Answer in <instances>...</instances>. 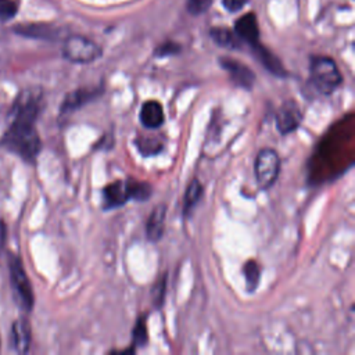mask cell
I'll list each match as a JSON object with an SVG mask.
<instances>
[{"label": "cell", "instance_id": "obj_1", "mask_svg": "<svg viewBox=\"0 0 355 355\" xmlns=\"http://www.w3.org/2000/svg\"><path fill=\"white\" fill-rule=\"evenodd\" d=\"M41 91L30 89L20 94L12 109L10 125L3 136V146L25 161L34 162L41 151L36 120L41 111Z\"/></svg>", "mask_w": 355, "mask_h": 355}, {"label": "cell", "instance_id": "obj_2", "mask_svg": "<svg viewBox=\"0 0 355 355\" xmlns=\"http://www.w3.org/2000/svg\"><path fill=\"white\" fill-rule=\"evenodd\" d=\"M310 82L321 95H332L343 83L336 61L326 56H312L310 60Z\"/></svg>", "mask_w": 355, "mask_h": 355}, {"label": "cell", "instance_id": "obj_3", "mask_svg": "<svg viewBox=\"0 0 355 355\" xmlns=\"http://www.w3.org/2000/svg\"><path fill=\"white\" fill-rule=\"evenodd\" d=\"M281 172V157L277 150L265 147L258 151L254 161L257 185L262 191H270L278 181Z\"/></svg>", "mask_w": 355, "mask_h": 355}, {"label": "cell", "instance_id": "obj_4", "mask_svg": "<svg viewBox=\"0 0 355 355\" xmlns=\"http://www.w3.org/2000/svg\"><path fill=\"white\" fill-rule=\"evenodd\" d=\"M102 47L94 41L80 35L68 36L63 46V56L75 64H89L100 58Z\"/></svg>", "mask_w": 355, "mask_h": 355}, {"label": "cell", "instance_id": "obj_5", "mask_svg": "<svg viewBox=\"0 0 355 355\" xmlns=\"http://www.w3.org/2000/svg\"><path fill=\"white\" fill-rule=\"evenodd\" d=\"M10 277H12V286L16 294V299L21 308L25 311H31L34 307V290L28 275L24 270V265L19 257H12L10 261Z\"/></svg>", "mask_w": 355, "mask_h": 355}, {"label": "cell", "instance_id": "obj_6", "mask_svg": "<svg viewBox=\"0 0 355 355\" xmlns=\"http://www.w3.org/2000/svg\"><path fill=\"white\" fill-rule=\"evenodd\" d=\"M303 122L301 107L294 100H286L277 113V128L281 135H289Z\"/></svg>", "mask_w": 355, "mask_h": 355}, {"label": "cell", "instance_id": "obj_7", "mask_svg": "<svg viewBox=\"0 0 355 355\" xmlns=\"http://www.w3.org/2000/svg\"><path fill=\"white\" fill-rule=\"evenodd\" d=\"M219 65L229 74L232 82L246 91H251L255 83V74L246 64L230 57H221Z\"/></svg>", "mask_w": 355, "mask_h": 355}, {"label": "cell", "instance_id": "obj_8", "mask_svg": "<svg viewBox=\"0 0 355 355\" xmlns=\"http://www.w3.org/2000/svg\"><path fill=\"white\" fill-rule=\"evenodd\" d=\"M103 92H105V87L102 85L95 86V87H79V89H76V91L68 94L64 98L60 110L63 114L72 113V111L83 107L85 105L96 100L99 96H102Z\"/></svg>", "mask_w": 355, "mask_h": 355}, {"label": "cell", "instance_id": "obj_9", "mask_svg": "<svg viewBox=\"0 0 355 355\" xmlns=\"http://www.w3.org/2000/svg\"><path fill=\"white\" fill-rule=\"evenodd\" d=\"M235 34L237 38L250 46L259 43V28L255 14L247 13L241 19H239L235 24Z\"/></svg>", "mask_w": 355, "mask_h": 355}, {"label": "cell", "instance_id": "obj_10", "mask_svg": "<svg viewBox=\"0 0 355 355\" xmlns=\"http://www.w3.org/2000/svg\"><path fill=\"white\" fill-rule=\"evenodd\" d=\"M139 120L142 125L147 129H157L162 127L165 121V114L162 105L157 100H149L142 105L140 113H139Z\"/></svg>", "mask_w": 355, "mask_h": 355}, {"label": "cell", "instance_id": "obj_11", "mask_svg": "<svg viewBox=\"0 0 355 355\" xmlns=\"http://www.w3.org/2000/svg\"><path fill=\"white\" fill-rule=\"evenodd\" d=\"M129 200V195L127 191L125 181H116L107 185L103 189V208L105 210H114L125 206Z\"/></svg>", "mask_w": 355, "mask_h": 355}, {"label": "cell", "instance_id": "obj_12", "mask_svg": "<svg viewBox=\"0 0 355 355\" xmlns=\"http://www.w3.org/2000/svg\"><path fill=\"white\" fill-rule=\"evenodd\" d=\"M165 217H166V206L164 203H160L153 208L146 224V236L150 241L157 243L162 239L164 230H165Z\"/></svg>", "mask_w": 355, "mask_h": 355}, {"label": "cell", "instance_id": "obj_13", "mask_svg": "<svg viewBox=\"0 0 355 355\" xmlns=\"http://www.w3.org/2000/svg\"><path fill=\"white\" fill-rule=\"evenodd\" d=\"M254 56L258 58V61L263 65V68L268 69L271 74H274L275 76L279 78H285L288 76V71L283 67L282 61L270 50L266 49L265 46H262L261 43H257L254 46H251Z\"/></svg>", "mask_w": 355, "mask_h": 355}, {"label": "cell", "instance_id": "obj_14", "mask_svg": "<svg viewBox=\"0 0 355 355\" xmlns=\"http://www.w3.org/2000/svg\"><path fill=\"white\" fill-rule=\"evenodd\" d=\"M12 344L20 354H25L31 345V326L25 319H19L13 325Z\"/></svg>", "mask_w": 355, "mask_h": 355}, {"label": "cell", "instance_id": "obj_15", "mask_svg": "<svg viewBox=\"0 0 355 355\" xmlns=\"http://www.w3.org/2000/svg\"><path fill=\"white\" fill-rule=\"evenodd\" d=\"M135 146L143 157H151L164 150V139L160 136H138L135 139Z\"/></svg>", "mask_w": 355, "mask_h": 355}, {"label": "cell", "instance_id": "obj_16", "mask_svg": "<svg viewBox=\"0 0 355 355\" xmlns=\"http://www.w3.org/2000/svg\"><path fill=\"white\" fill-rule=\"evenodd\" d=\"M125 185L129 195V200L133 199L136 202H147L153 195V188L150 184L138 181L135 178H128L125 181Z\"/></svg>", "mask_w": 355, "mask_h": 355}, {"label": "cell", "instance_id": "obj_17", "mask_svg": "<svg viewBox=\"0 0 355 355\" xmlns=\"http://www.w3.org/2000/svg\"><path fill=\"white\" fill-rule=\"evenodd\" d=\"M210 35L218 46L232 49V50L240 49V39L237 38L236 34H233L226 28H213L210 31Z\"/></svg>", "mask_w": 355, "mask_h": 355}, {"label": "cell", "instance_id": "obj_18", "mask_svg": "<svg viewBox=\"0 0 355 355\" xmlns=\"http://www.w3.org/2000/svg\"><path fill=\"white\" fill-rule=\"evenodd\" d=\"M203 192H204L203 185L200 184L197 178H193L188 186L186 195H185V202H184V214L185 215L191 214V211L199 204V202L203 196Z\"/></svg>", "mask_w": 355, "mask_h": 355}, {"label": "cell", "instance_id": "obj_19", "mask_svg": "<svg viewBox=\"0 0 355 355\" xmlns=\"http://www.w3.org/2000/svg\"><path fill=\"white\" fill-rule=\"evenodd\" d=\"M243 275H244V281H246V289L248 293H252L257 290L258 283H259V278H261V270L259 265L250 259L243 265Z\"/></svg>", "mask_w": 355, "mask_h": 355}, {"label": "cell", "instance_id": "obj_20", "mask_svg": "<svg viewBox=\"0 0 355 355\" xmlns=\"http://www.w3.org/2000/svg\"><path fill=\"white\" fill-rule=\"evenodd\" d=\"M132 341H133V348L144 347L149 341V334H147V316L143 315L138 319L133 330H132Z\"/></svg>", "mask_w": 355, "mask_h": 355}, {"label": "cell", "instance_id": "obj_21", "mask_svg": "<svg viewBox=\"0 0 355 355\" xmlns=\"http://www.w3.org/2000/svg\"><path fill=\"white\" fill-rule=\"evenodd\" d=\"M19 10L14 0H0V23H6L12 20Z\"/></svg>", "mask_w": 355, "mask_h": 355}, {"label": "cell", "instance_id": "obj_22", "mask_svg": "<svg viewBox=\"0 0 355 355\" xmlns=\"http://www.w3.org/2000/svg\"><path fill=\"white\" fill-rule=\"evenodd\" d=\"M165 293H166V275H162L153 288V303L157 308H160L162 305Z\"/></svg>", "mask_w": 355, "mask_h": 355}, {"label": "cell", "instance_id": "obj_23", "mask_svg": "<svg viewBox=\"0 0 355 355\" xmlns=\"http://www.w3.org/2000/svg\"><path fill=\"white\" fill-rule=\"evenodd\" d=\"M213 0H188V12L197 16L208 10Z\"/></svg>", "mask_w": 355, "mask_h": 355}, {"label": "cell", "instance_id": "obj_24", "mask_svg": "<svg viewBox=\"0 0 355 355\" xmlns=\"http://www.w3.org/2000/svg\"><path fill=\"white\" fill-rule=\"evenodd\" d=\"M181 52V46L173 42H165L161 46H158L154 52L157 57H166V56H173Z\"/></svg>", "mask_w": 355, "mask_h": 355}, {"label": "cell", "instance_id": "obj_25", "mask_svg": "<svg viewBox=\"0 0 355 355\" xmlns=\"http://www.w3.org/2000/svg\"><path fill=\"white\" fill-rule=\"evenodd\" d=\"M248 0H224V5L229 12H237L240 10Z\"/></svg>", "mask_w": 355, "mask_h": 355}]
</instances>
